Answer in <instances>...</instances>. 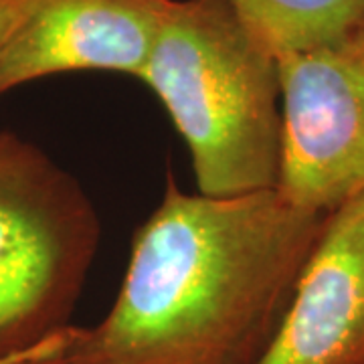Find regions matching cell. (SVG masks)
<instances>
[{
	"label": "cell",
	"instance_id": "cell-1",
	"mask_svg": "<svg viewBox=\"0 0 364 364\" xmlns=\"http://www.w3.org/2000/svg\"><path fill=\"white\" fill-rule=\"evenodd\" d=\"M330 213L277 188L184 193L168 172L134 235L112 310L41 340L53 364H255L286 316Z\"/></svg>",
	"mask_w": 364,
	"mask_h": 364
},
{
	"label": "cell",
	"instance_id": "cell-2",
	"mask_svg": "<svg viewBox=\"0 0 364 364\" xmlns=\"http://www.w3.org/2000/svg\"><path fill=\"white\" fill-rule=\"evenodd\" d=\"M140 81L186 144L200 195L239 196L277 186V59L225 0H172Z\"/></svg>",
	"mask_w": 364,
	"mask_h": 364
},
{
	"label": "cell",
	"instance_id": "cell-3",
	"mask_svg": "<svg viewBox=\"0 0 364 364\" xmlns=\"http://www.w3.org/2000/svg\"><path fill=\"white\" fill-rule=\"evenodd\" d=\"M100 231L77 178L37 144L0 132V358L71 324Z\"/></svg>",
	"mask_w": 364,
	"mask_h": 364
},
{
	"label": "cell",
	"instance_id": "cell-4",
	"mask_svg": "<svg viewBox=\"0 0 364 364\" xmlns=\"http://www.w3.org/2000/svg\"><path fill=\"white\" fill-rule=\"evenodd\" d=\"M287 203L332 213L364 193V25L277 59Z\"/></svg>",
	"mask_w": 364,
	"mask_h": 364
},
{
	"label": "cell",
	"instance_id": "cell-5",
	"mask_svg": "<svg viewBox=\"0 0 364 364\" xmlns=\"http://www.w3.org/2000/svg\"><path fill=\"white\" fill-rule=\"evenodd\" d=\"M172 0H35L0 55V95L69 71L140 79Z\"/></svg>",
	"mask_w": 364,
	"mask_h": 364
},
{
	"label": "cell",
	"instance_id": "cell-6",
	"mask_svg": "<svg viewBox=\"0 0 364 364\" xmlns=\"http://www.w3.org/2000/svg\"><path fill=\"white\" fill-rule=\"evenodd\" d=\"M255 364H364V193L328 215Z\"/></svg>",
	"mask_w": 364,
	"mask_h": 364
},
{
	"label": "cell",
	"instance_id": "cell-7",
	"mask_svg": "<svg viewBox=\"0 0 364 364\" xmlns=\"http://www.w3.org/2000/svg\"><path fill=\"white\" fill-rule=\"evenodd\" d=\"M275 59L326 45L364 25V0H225Z\"/></svg>",
	"mask_w": 364,
	"mask_h": 364
},
{
	"label": "cell",
	"instance_id": "cell-8",
	"mask_svg": "<svg viewBox=\"0 0 364 364\" xmlns=\"http://www.w3.org/2000/svg\"><path fill=\"white\" fill-rule=\"evenodd\" d=\"M35 0H0V55Z\"/></svg>",
	"mask_w": 364,
	"mask_h": 364
},
{
	"label": "cell",
	"instance_id": "cell-9",
	"mask_svg": "<svg viewBox=\"0 0 364 364\" xmlns=\"http://www.w3.org/2000/svg\"><path fill=\"white\" fill-rule=\"evenodd\" d=\"M0 364H53L47 356H45V352H43V346H41V340L39 342H35L33 346H28L25 350H18L13 352V354H9V356H2L0 358Z\"/></svg>",
	"mask_w": 364,
	"mask_h": 364
}]
</instances>
